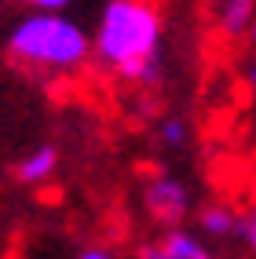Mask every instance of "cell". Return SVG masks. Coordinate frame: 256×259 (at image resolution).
I'll use <instances>...</instances> for the list:
<instances>
[{"label":"cell","instance_id":"obj_1","mask_svg":"<svg viewBox=\"0 0 256 259\" xmlns=\"http://www.w3.org/2000/svg\"><path fill=\"white\" fill-rule=\"evenodd\" d=\"M161 37L165 19L154 0H110L92 33V59L117 80L150 92L165 80Z\"/></svg>","mask_w":256,"mask_h":259},{"label":"cell","instance_id":"obj_2","mask_svg":"<svg viewBox=\"0 0 256 259\" xmlns=\"http://www.w3.org/2000/svg\"><path fill=\"white\" fill-rule=\"evenodd\" d=\"M8 55L19 66L48 73H70L81 70L92 55V37L81 22L66 19L62 11H33L15 22L8 33Z\"/></svg>","mask_w":256,"mask_h":259},{"label":"cell","instance_id":"obj_3","mask_svg":"<svg viewBox=\"0 0 256 259\" xmlns=\"http://www.w3.org/2000/svg\"><path fill=\"white\" fill-rule=\"evenodd\" d=\"M139 201L143 208L154 223H161V227H179V223L187 219V212H191V190H187L183 179L168 176V171H161V176H150L139 190Z\"/></svg>","mask_w":256,"mask_h":259},{"label":"cell","instance_id":"obj_4","mask_svg":"<svg viewBox=\"0 0 256 259\" xmlns=\"http://www.w3.org/2000/svg\"><path fill=\"white\" fill-rule=\"evenodd\" d=\"M135 259H216V255L201 237H194V230L168 227L158 241H143L135 248Z\"/></svg>","mask_w":256,"mask_h":259},{"label":"cell","instance_id":"obj_5","mask_svg":"<svg viewBox=\"0 0 256 259\" xmlns=\"http://www.w3.org/2000/svg\"><path fill=\"white\" fill-rule=\"evenodd\" d=\"M256 22V0H220L216 4V29L227 40H242Z\"/></svg>","mask_w":256,"mask_h":259},{"label":"cell","instance_id":"obj_6","mask_svg":"<svg viewBox=\"0 0 256 259\" xmlns=\"http://www.w3.org/2000/svg\"><path fill=\"white\" fill-rule=\"evenodd\" d=\"M55 168H59V150L51 143H41V146H33L26 157L15 164V176H19V183L41 186V183H48L51 176H55Z\"/></svg>","mask_w":256,"mask_h":259},{"label":"cell","instance_id":"obj_7","mask_svg":"<svg viewBox=\"0 0 256 259\" xmlns=\"http://www.w3.org/2000/svg\"><path fill=\"white\" fill-rule=\"evenodd\" d=\"M238 212L224 201H209L205 208H198V234L201 237H234Z\"/></svg>","mask_w":256,"mask_h":259},{"label":"cell","instance_id":"obj_8","mask_svg":"<svg viewBox=\"0 0 256 259\" xmlns=\"http://www.w3.org/2000/svg\"><path fill=\"white\" fill-rule=\"evenodd\" d=\"M158 135H161V143L168 150H183L187 143H191V124H187L183 117H165L161 128H158Z\"/></svg>","mask_w":256,"mask_h":259},{"label":"cell","instance_id":"obj_9","mask_svg":"<svg viewBox=\"0 0 256 259\" xmlns=\"http://www.w3.org/2000/svg\"><path fill=\"white\" fill-rule=\"evenodd\" d=\"M234 237L242 241L245 248H252L256 252V197H252V204L245 212H238V227H234Z\"/></svg>","mask_w":256,"mask_h":259},{"label":"cell","instance_id":"obj_10","mask_svg":"<svg viewBox=\"0 0 256 259\" xmlns=\"http://www.w3.org/2000/svg\"><path fill=\"white\" fill-rule=\"evenodd\" d=\"M22 4H29L33 11H66L74 0H22Z\"/></svg>","mask_w":256,"mask_h":259},{"label":"cell","instance_id":"obj_11","mask_svg":"<svg viewBox=\"0 0 256 259\" xmlns=\"http://www.w3.org/2000/svg\"><path fill=\"white\" fill-rule=\"evenodd\" d=\"M77 259H117L110 248H102V245H88V248H81Z\"/></svg>","mask_w":256,"mask_h":259},{"label":"cell","instance_id":"obj_12","mask_svg":"<svg viewBox=\"0 0 256 259\" xmlns=\"http://www.w3.org/2000/svg\"><path fill=\"white\" fill-rule=\"evenodd\" d=\"M245 80H249V88H252V92H256V62H252V66H249V73H245Z\"/></svg>","mask_w":256,"mask_h":259},{"label":"cell","instance_id":"obj_13","mask_svg":"<svg viewBox=\"0 0 256 259\" xmlns=\"http://www.w3.org/2000/svg\"><path fill=\"white\" fill-rule=\"evenodd\" d=\"M245 40H249V44H252V48H256V22H252V26H249V33H245Z\"/></svg>","mask_w":256,"mask_h":259}]
</instances>
